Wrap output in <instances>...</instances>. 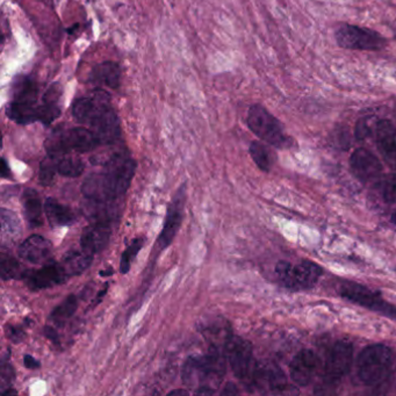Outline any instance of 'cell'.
Segmentation results:
<instances>
[{
    "label": "cell",
    "mask_w": 396,
    "mask_h": 396,
    "mask_svg": "<svg viewBox=\"0 0 396 396\" xmlns=\"http://www.w3.org/2000/svg\"><path fill=\"white\" fill-rule=\"evenodd\" d=\"M61 90L57 84L42 90L31 77H17L7 106V116L19 125L42 122L50 125L61 116Z\"/></svg>",
    "instance_id": "cell-1"
},
{
    "label": "cell",
    "mask_w": 396,
    "mask_h": 396,
    "mask_svg": "<svg viewBox=\"0 0 396 396\" xmlns=\"http://www.w3.org/2000/svg\"><path fill=\"white\" fill-rule=\"evenodd\" d=\"M136 162L127 151L112 155L104 163V169L87 176L82 185L86 199L98 201L119 200L128 191L135 174Z\"/></svg>",
    "instance_id": "cell-2"
},
{
    "label": "cell",
    "mask_w": 396,
    "mask_h": 396,
    "mask_svg": "<svg viewBox=\"0 0 396 396\" xmlns=\"http://www.w3.org/2000/svg\"><path fill=\"white\" fill-rule=\"evenodd\" d=\"M73 118L92 129L102 144H113L121 137V123L112 106L111 97L97 90L91 97L78 98L73 101Z\"/></svg>",
    "instance_id": "cell-3"
},
{
    "label": "cell",
    "mask_w": 396,
    "mask_h": 396,
    "mask_svg": "<svg viewBox=\"0 0 396 396\" xmlns=\"http://www.w3.org/2000/svg\"><path fill=\"white\" fill-rule=\"evenodd\" d=\"M224 350H212L207 356H195L185 362L183 381L197 394H214L226 373Z\"/></svg>",
    "instance_id": "cell-4"
},
{
    "label": "cell",
    "mask_w": 396,
    "mask_h": 396,
    "mask_svg": "<svg viewBox=\"0 0 396 396\" xmlns=\"http://www.w3.org/2000/svg\"><path fill=\"white\" fill-rule=\"evenodd\" d=\"M101 146L97 134L90 128H77L55 130L45 139V151L48 156L61 157L71 151L89 153Z\"/></svg>",
    "instance_id": "cell-5"
},
{
    "label": "cell",
    "mask_w": 396,
    "mask_h": 396,
    "mask_svg": "<svg viewBox=\"0 0 396 396\" xmlns=\"http://www.w3.org/2000/svg\"><path fill=\"white\" fill-rule=\"evenodd\" d=\"M393 365V353L386 345L366 346L358 357L357 373L359 379L369 386L383 383L390 376Z\"/></svg>",
    "instance_id": "cell-6"
},
{
    "label": "cell",
    "mask_w": 396,
    "mask_h": 396,
    "mask_svg": "<svg viewBox=\"0 0 396 396\" xmlns=\"http://www.w3.org/2000/svg\"><path fill=\"white\" fill-rule=\"evenodd\" d=\"M247 122L251 132L268 144L280 149L291 146L292 139L286 135L282 123L261 105L251 106Z\"/></svg>",
    "instance_id": "cell-7"
},
{
    "label": "cell",
    "mask_w": 396,
    "mask_h": 396,
    "mask_svg": "<svg viewBox=\"0 0 396 396\" xmlns=\"http://www.w3.org/2000/svg\"><path fill=\"white\" fill-rule=\"evenodd\" d=\"M322 272L320 265L310 261H301L298 264L280 261L275 266V273L282 285L294 291L312 289L319 282Z\"/></svg>",
    "instance_id": "cell-8"
},
{
    "label": "cell",
    "mask_w": 396,
    "mask_h": 396,
    "mask_svg": "<svg viewBox=\"0 0 396 396\" xmlns=\"http://www.w3.org/2000/svg\"><path fill=\"white\" fill-rule=\"evenodd\" d=\"M226 355L234 374L240 380L251 383L257 363L254 362L252 346L249 342L238 336H230L224 343Z\"/></svg>",
    "instance_id": "cell-9"
},
{
    "label": "cell",
    "mask_w": 396,
    "mask_h": 396,
    "mask_svg": "<svg viewBox=\"0 0 396 396\" xmlns=\"http://www.w3.org/2000/svg\"><path fill=\"white\" fill-rule=\"evenodd\" d=\"M338 292L340 296L356 305L396 320V307L387 303L379 292L355 282H345L340 286Z\"/></svg>",
    "instance_id": "cell-10"
},
{
    "label": "cell",
    "mask_w": 396,
    "mask_h": 396,
    "mask_svg": "<svg viewBox=\"0 0 396 396\" xmlns=\"http://www.w3.org/2000/svg\"><path fill=\"white\" fill-rule=\"evenodd\" d=\"M336 40L342 48L359 50H380L386 45V40L379 33L365 28L345 24L336 31Z\"/></svg>",
    "instance_id": "cell-11"
},
{
    "label": "cell",
    "mask_w": 396,
    "mask_h": 396,
    "mask_svg": "<svg viewBox=\"0 0 396 396\" xmlns=\"http://www.w3.org/2000/svg\"><path fill=\"white\" fill-rule=\"evenodd\" d=\"M353 348L349 342H337L328 353L324 366V378L329 385L341 381L351 369Z\"/></svg>",
    "instance_id": "cell-12"
},
{
    "label": "cell",
    "mask_w": 396,
    "mask_h": 396,
    "mask_svg": "<svg viewBox=\"0 0 396 396\" xmlns=\"http://www.w3.org/2000/svg\"><path fill=\"white\" fill-rule=\"evenodd\" d=\"M185 201H186V185L183 184L179 190L176 192L172 201L167 207V218H165L163 229L157 238V249L158 247H160V250L167 249L174 240L178 230L181 228V222H183Z\"/></svg>",
    "instance_id": "cell-13"
},
{
    "label": "cell",
    "mask_w": 396,
    "mask_h": 396,
    "mask_svg": "<svg viewBox=\"0 0 396 396\" xmlns=\"http://www.w3.org/2000/svg\"><path fill=\"white\" fill-rule=\"evenodd\" d=\"M21 278L24 279L28 287L31 289H45L61 285L69 278L66 270L61 264H48L38 270H28L22 272Z\"/></svg>",
    "instance_id": "cell-14"
},
{
    "label": "cell",
    "mask_w": 396,
    "mask_h": 396,
    "mask_svg": "<svg viewBox=\"0 0 396 396\" xmlns=\"http://www.w3.org/2000/svg\"><path fill=\"white\" fill-rule=\"evenodd\" d=\"M319 370H320V359L315 352L308 349L301 350L294 357L289 366V372L293 381L301 387L308 386L313 383Z\"/></svg>",
    "instance_id": "cell-15"
},
{
    "label": "cell",
    "mask_w": 396,
    "mask_h": 396,
    "mask_svg": "<svg viewBox=\"0 0 396 396\" xmlns=\"http://www.w3.org/2000/svg\"><path fill=\"white\" fill-rule=\"evenodd\" d=\"M250 385H254L264 392L275 394L285 393L289 388L285 374L278 366L273 364H259L257 363L254 369Z\"/></svg>",
    "instance_id": "cell-16"
},
{
    "label": "cell",
    "mask_w": 396,
    "mask_h": 396,
    "mask_svg": "<svg viewBox=\"0 0 396 396\" xmlns=\"http://www.w3.org/2000/svg\"><path fill=\"white\" fill-rule=\"evenodd\" d=\"M350 165L356 177L363 183L376 181L383 174V164L379 158L365 148H359L352 153Z\"/></svg>",
    "instance_id": "cell-17"
},
{
    "label": "cell",
    "mask_w": 396,
    "mask_h": 396,
    "mask_svg": "<svg viewBox=\"0 0 396 396\" xmlns=\"http://www.w3.org/2000/svg\"><path fill=\"white\" fill-rule=\"evenodd\" d=\"M82 213L91 223H112L118 221L121 216L122 206L119 200H109V201H98L90 200L82 204Z\"/></svg>",
    "instance_id": "cell-18"
},
{
    "label": "cell",
    "mask_w": 396,
    "mask_h": 396,
    "mask_svg": "<svg viewBox=\"0 0 396 396\" xmlns=\"http://www.w3.org/2000/svg\"><path fill=\"white\" fill-rule=\"evenodd\" d=\"M17 254L31 264H45L52 259V245L41 235H31L20 244Z\"/></svg>",
    "instance_id": "cell-19"
},
{
    "label": "cell",
    "mask_w": 396,
    "mask_h": 396,
    "mask_svg": "<svg viewBox=\"0 0 396 396\" xmlns=\"http://www.w3.org/2000/svg\"><path fill=\"white\" fill-rule=\"evenodd\" d=\"M112 236V224L91 223L82 233L80 245L89 254H99L107 247Z\"/></svg>",
    "instance_id": "cell-20"
},
{
    "label": "cell",
    "mask_w": 396,
    "mask_h": 396,
    "mask_svg": "<svg viewBox=\"0 0 396 396\" xmlns=\"http://www.w3.org/2000/svg\"><path fill=\"white\" fill-rule=\"evenodd\" d=\"M376 144L383 158L396 169V127L388 120H380L374 125Z\"/></svg>",
    "instance_id": "cell-21"
},
{
    "label": "cell",
    "mask_w": 396,
    "mask_h": 396,
    "mask_svg": "<svg viewBox=\"0 0 396 396\" xmlns=\"http://www.w3.org/2000/svg\"><path fill=\"white\" fill-rule=\"evenodd\" d=\"M90 82L93 85L118 89L121 82V66L113 61L99 63L91 71Z\"/></svg>",
    "instance_id": "cell-22"
},
{
    "label": "cell",
    "mask_w": 396,
    "mask_h": 396,
    "mask_svg": "<svg viewBox=\"0 0 396 396\" xmlns=\"http://www.w3.org/2000/svg\"><path fill=\"white\" fill-rule=\"evenodd\" d=\"M45 213L49 222L54 227L70 226L76 220L73 211L56 199L49 198L45 200Z\"/></svg>",
    "instance_id": "cell-23"
},
{
    "label": "cell",
    "mask_w": 396,
    "mask_h": 396,
    "mask_svg": "<svg viewBox=\"0 0 396 396\" xmlns=\"http://www.w3.org/2000/svg\"><path fill=\"white\" fill-rule=\"evenodd\" d=\"M92 261H93V254H89L85 250H71L64 254L61 265L69 277H73L82 275L86 268H89Z\"/></svg>",
    "instance_id": "cell-24"
},
{
    "label": "cell",
    "mask_w": 396,
    "mask_h": 396,
    "mask_svg": "<svg viewBox=\"0 0 396 396\" xmlns=\"http://www.w3.org/2000/svg\"><path fill=\"white\" fill-rule=\"evenodd\" d=\"M22 200H24V215L29 227L35 228L41 226L43 208L38 192L33 188H28L24 192Z\"/></svg>",
    "instance_id": "cell-25"
},
{
    "label": "cell",
    "mask_w": 396,
    "mask_h": 396,
    "mask_svg": "<svg viewBox=\"0 0 396 396\" xmlns=\"http://www.w3.org/2000/svg\"><path fill=\"white\" fill-rule=\"evenodd\" d=\"M21 236L20 221L17 219V214L8 211L1 209V238L3 243L13 244Z\"/></svg>",
    "instance_id": "cell-26"
},
{
    "label": "cell",
    "mask_w": 396,
    "mask_h": 396,
    "mask_svg": "<svg viewBox=\"0 0 396 396\" xmlns=\"http://www.w3.org/2000/svg\"><path fill=\"white\" fill-rule=\"evenodd\" d=\"M55 158L57 160V172L63 177L77 178L83 174L85 164L78 157L64 155Z\"/></svg>",
    "instance_id": "cell-27"
},
{
    "label": "cell",
    "mask_w": 396,
    "mask_h": 396,
    "mask_svg": "<svg viewBox=\"0 0 396 396\" xmlns=\"http://www.w3.org/2000/svg\"><path fill=\"white\" fill-rule=\"evenodd\" d=\"M77 307H78L77 296H69L59 306L56 307L55 310H52L50 319L56 324L63 326L64 322L69 320L70 317L76 313Z\"/></svg>",
    "instance_id": "cell-28"
},
{
    "label": "cell",
    "mask_w": 396,
    "mask_h": 396,
    "mask_svg": "<svg viewBox=\"0 0 396 396\" xmlns=\"http://www.w3.org/2000/svg\"><path fill=\"white\" fill-rule=\"evenodd\" d=\"M144 243H146V241L143 237H136L135 240H132V243L129 244L128 247L123 251L121 261H120V272L122 275L128 273L129 270L132 268V261H135L136 256L139 251L142 250Z\"/></svg>",
    "instance_id": "cell-29"
},
{
    "label": "cell",
    "mask_w": 396,
    "mask_h": 396,
    "mask_svg": "<svg viewBox=\"0 0 396 396\" xmlns=\"http://www.w3.org/2000/svg\"><path fill=\"white\" fill-rule=\"evenodd\" d=\"M250 155L254 163L257 164V167L261 171L268 172L271 170V153L268 151V148L263 143L258 142V141L251 143Z\"/></svg>",
    "instance_id": "cell-30"
},
{
    "label": "cell",
    "mask_w": 396,
    "mask_h": 396,
    "mask_svg": "<svg viewBox=\"0 0 396 396\" xmlns=\"http://www.w3.org/2000/svg\"><path fill=\"white\" fill-rule=\"evenodd\" d=\"M0 275L3 280H10V279L19 278L22 275L20 272V264L15 258L7 254H1V261H0Z\"/></svg>",
    "instance_id": "cell-31"
},
{
    "label": "cell",
    "mask_w": 396,
    "mask_h": 396,
    "mask_svg": "<svg viewBox=\"0 0 396 396\" xmlns=\"http://www.w3.org/2000/svg\"><path fill=\"white\" fill-rule=\"evenodd\" d=\"M56 172H57V160L55 157H47L45 160H42L41 165H40V174H38L40 183L43 186L52 184Z\"/></svg>",
    "instance_id": "cell-32"
},
{
    "label": "cell",
    "mask_w": 396,
    "mask_h": 396,
    "mask_svg": "<svg viewBox=\"0 0 396 396\" xmlns=\"http://www.w3.org/2000/svg\"><path fill=\"white\" fill-rule=\"evenodd\" d=\"M383 199L386 202L395 204L396 202V174H392L387 178L383 185Z\"/></svg>",
    "instance_id": "cell-33"
},
{
    "label": "cell",
    "mask_w": 396,
    "mask_h": 396,
    "mask_svg": "<svg viewBox=\"0 0 396 396\" xmlns=\"http://www.w3.org/2000/svg\"><path fill=\"white\" fill-rule=\"evenodd\" d=\"M13 380V367L10 363H7L5 359H3V364H1V385H3V388H10L8 386Z\"/></svg>",
    "instance_id": "cell-34"
},
{
    "label": "cell",
    "mask_w": 396,
    "mask_h": 396,
    "mask_svg": "<svg viewBox=\"0 0 396 396\" xmlns=\"http://www.w3.org/2000/svg\"><path fill=\"white\" fill-rule=\"evenodd\" d=\"M371 132H372V127L370 125L369 119H364V120L357 122V125H356V136H357V139H366V137H369L371 135Z\"/></svg>",
    "instance_id": "cell-35"
},
{
    "label": "cell",
    "mask_w": 396,
    "mask_h": 396,
    "mask_svg": "<svg viewBox=\"0 0 396 396\" xmlns=\"http://www.w3.org/2000/svg\"><path fill=\"white\" fill-rule=\"evenodd\" d=\"M6 336L10 342L13 343H20V342L24 341V331L19 327H14V326H7L6 327Z\"/></svg>",
    "instance_id": "cell-36"
},
{
    "label": "cell",
    "mask_w": 396,
    "mask_h": 396,
    "mask_svg": "<svg viewBox=\"0 0 396 396\" xmlns=\"http://www.w3.org/2000/svg\"><path fill=\"white\" fill-rule=\"evenodd\" d=\"M24 366L29 370L38 369V367L41 366V364H40L38 360H36L34 357H31V356L29 355H24Z\"/></svg>",
    "instance_id": "cell-37"
},
{
    "label": "cell",
    "mask_w": 396,
    "mask_h": 396,
    "mask_svg": "<svg viewBox=\"0 0 396 396\" xmlns=\"http://www.w3.org/2000/svg\"><path fill=\"white\" fill-rule=\"evenodd\" d=\"M45 336H47V337L50 340V341L54 342V343H56V344H59V334H57V331H56L55 329H52V327H45Z\"/></svg>",
    "instance_id": "cell-38"
},
{
    "label": "cell",
    "mask_w": 396,
    "mask_h": 396,
    "mask_svg": "<svg viewBox=\"0 0 396 396\" xmlns=\"http://www.w3.org/2000/svg\"><path fill=\"white\" fill-rule=\"evenodd\" d=\"M240 394V390H237V387L234 383H227L222 390V395H237Z\"/></svg>",
    "instance_id": "cell-39"
},
{
    "label": "cell",
    "mask_w": 396,
    "mask_h": 396,
    "mask_svg": "<svg viewBox=\"0 0 396 396\" xmlns=\"http://www.w3.org/2000/svg\"><path fill=\"white\" fill-rule=\"evenodd\" d=\"M1 177L3 178H8L10 176V167H8V164H7L6 160L3 158L1 160Z\"/></svg>",
    "instance_id": "cell-40"
},
{
    "label": "cell",
    "mask_w": 396,
    "mask_h": 396,
    "mask_svg": "<svg viewBox=\"0 0 396 396\" xmlns=\"http://www.w3.org/2000/svg\"><path fill=\"white\" fill-rule=\"evenodd\" d=\"M188 392L186 390H174L169 393V395H188Z\"/></svg>",
    "instance_id": "cell-41"
},
{
    "label": "cell",
    "mask_w": 396,
    "mask_h": 396,
    "mask_svg": "<svg viewBox=\"0 0 396 396\" xmlns=\"http://www.w3.org/2000/svg\"><path fill=\"white\" fill-rule=\"evenodd\" d=\"M113 273V270L112 268H108L107 271H101V277H106V275H111Z\"/></svg>",
    "instance_id": "cell-42"
},
{
    "label": "cell",
    "mask_w": 396,
    "mask_h": 396,
    "mask_svg": "<svg viewBox=\"0 0 396 396\" xmlns=\"http://www.w3.org/2000/svg\"><path fill=\"white\" fill-rule=\"evenodd\" d=\"M392 221H393L394 224L396 226V212L394 213L393 216H392Z\"/></svg>",
    "instance_id": "cell-43"
}]
</instances>
